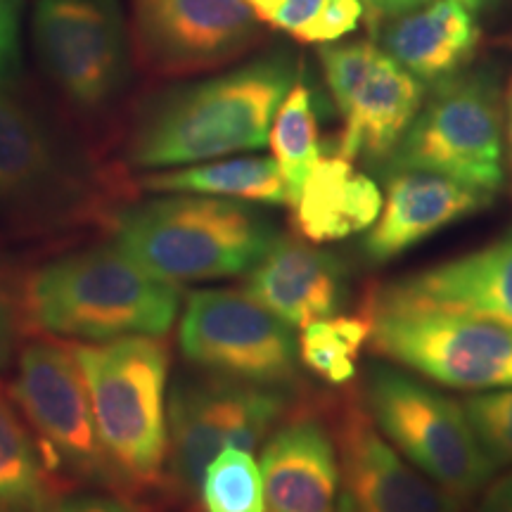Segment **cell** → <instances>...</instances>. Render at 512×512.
<instances>
[{
    "label": "cell",
    "mask_w": 512,
    "mask_h": 512,
    "mask_svg": "<svg viewBox=\"0 0 512 512\" xmlns=\"http://www.w3.org/2000/svg\"><path fill=\"white\" fill-rule=\"evenodd\" d=\"M294 81L297 62L275 53L164 93L133 126L128 162L140 169H171L261 150Z\"/></svg>",
    "instance_id": "cell-1"
},
{
    "label": "cell",
    "mask_w": 512,
    "mask_h": 512,
    "mask_svg": "<svg viewBox=\"0 0 512 512\" xmlns=\"http://www.w3.org/2000/svg\"><path fill=\"white\" fill-rule=\"evenodd\" d=\"M181 292L131 259L124 249L91 247L60 256L31 275L22 318L55 337H162L174 325Z\"/></svg>",
    "instance_id": "cell-2"
},
{
    "label": "cell",
    "mask_w": 512,
    "mask_h": 512,
    "mask_svg": "<svg viewBox=\"0 0 512 512\" xmlns=\"http://www.w3.org/2000/svg\"><path fill=\"white\" fill-rule=\"evenodd\" d=\"M74 354L119 494H152L157 486L166 491V382L171 354L164 339L117 337L102 344H79Z\"/></svg>",
    "instance_id": "cell-3"
},
{
    "label": "cell",
    "mask_w": 512,
    "mask_h": 512,
    "mask_svg": "<svg viewBox=\"0 0 512 512\" xmlns=\"http://www.w3.org/2000/svg\"><path fill=\"white\" fill-rule=\"evenodd\" d=\"M278 240L249 202L209 195L164 197L128 209L117 245L169 283H204L247 273Z\"/></svg>",
    "instance_id": "cell-4"
},
{
    "label": "cell",
    "mask_w": 512,
    "mask_h": 512,
    "mask_svg": "<svg viewBox=\"0 0 512 512\" xmlns=\"http://www.w3.org/2000/svg\"><path fill=\"white\" fill-rule=\"evenodd\" d=\"M361 396L389 444L453 498H470L489 484L496 465L479 444L463 403L384 363L366 370Z\"/></svg>",
    "instance_id": "cell-5"
},
{
    "label": "cell",
    "mask_w": 512,
    "mask_h": 512,
    "mask_svg": "<svg viewBox=\"0 0 512 512\" xmlns=\"http://www.w3.org/2000/svg\"><path fill=\"white\" fill-rule=\"evenodd\" d=\"M387 169L432 171L494 195L503 185V121L496 74L477 69L439 81L394 147Z\"/></svg>",
    "instance_id": "cell-6"
},
{
    "label": "cell",
    "mask_w": 512,
    "mask_h": 512,
    "mask_svg": "<svg viewBox=\"0 0 512 512\" xmlns=\"http://www.w3.org/2000/svg\"><path fill=\"white\" fill-rule=\"evenodd\" d=\"M287 411V394L211 377L181 380L166 403V494L192 501L202 477L226 448L254 453Z\"/></svg>",
    "instance_id": "cell-7"
},
{
    "label": "cell",
    "mask_w": 512,
    "mask_h": 512,
    "mask_svg": "<svg viewBox=\"0 0 512 512\" xmlns=\"http://www.w3.org/2000/svg\"><path fill=\"white\" fill-rule=\"evenodd\" d=\"M373 306L370 349L427 380L463 392L512 387V328L430 309Z\"/></svg>",
    "instance_id": "cell-8"
},
{
    "label": "cell",
    "mask_w": 512,
    "mask_h": 512,
    "mask_svg": "<svg viewBox=\"0 0 512 512\" xmlns=\"http://www.w3.org/2000/svg\"><path fill=\"white\" fill-rule=\"evenodd\" d=\"M178 344L185 361L221 380L280 389L297 377L292 328L247 292H192Z\"/></svg>",
    "instance_id": "cell-9"
},
{
    "label": "cell",
    "mask_w": 512,
    "mask_h": 512,
    "mask_svg": "<svg viewBox=\"0 0 512 512\" xmlns=\"http://www.w3.org/2000/svg\"><path fill=\"white\" fill-rule=\"evenodd\" d=\"M12 396L41 441L50 475L67 470L83 482L117 491V477L102 451L91 396L74 349L43 339L29 342L19 351Z\"/></svg>",
    "instance_id": "cell-10"
},
{
    "label": "cell",
    "mask_w": 512,
    "mask_h": 512,
    "mask_svg": "<svg viewBox=\"0 0 512 512\" xmlns=\"http://www.w3.org/2000/svg\"><path fill=\"white\" fill-rule=\"evenodd\" d=\"M34 46L48 79L76 110L100 112L128 81L119 0H38Z\"/></svg>",
    "instance_id": "cell-11"
},
{
    "label": "cell",
    "mask_w": 512,
    "mask_h": 512,
    "mask_svg": "<svg viewBox=\"0 0 512 512\" xmlns=\"http://www.w3.org/2000/svg\"><path fill=\"white\" fill-rule=\"evenodd\" d=\"M131 8L138 60L162 76L209 72L261 41L247 0H131Z\"/></svg>",
    "instance_id": "cell-12"
},
{
    "label": "cell",
    "mask_w": 512,
    "mask_h": 512,
    "mask_svg": "<svg viewBox=\"0 0 512 512\" xmlns=\"http://www.w3.org/2000/svg\"><path fill=\"white\" fill-rule=\"evenodd\" d=\"M330 408L342 482L337 512H458L456 498L408 463L377 430L356 389L332 399Z\"/></svg>",
    "instance_id": "cell-13"
},
{
    "label": "cell",
    "mask_w": 512,
    "mask_h": 512,
    "mask_svg": "<svg viewBox=\"0 0 512 512\" xmlns=\"http://www.w3.org/2000/svg\"><path fill=\"white\" fill-rule=\"evenodd\" d=\"M370 294L382 306L456 313L512 328V226L489 245Z\"/></svg>",
    "instance_id": "cell-14"
},
{
    "label": "cell",
    "mask_w": 512,
    "mask_h": 512,
    "mask_svg": "<svg viewBox=\"0 0 512 512\" xmlns=\"http://www.w3.org/2000/svg\"><path fill=\"white\" fill-rule=\"evenodd\" d=\"M79 185L53 133L0 86V214L53 219L79 207Z\"/></svg>",
    "instance_id": "cell-15"
},
{
    "label": "cell",
    "mask_w": 512,
    "mask_h": 512,
    "mask_svg": "<svg viewBox=\"0 0 512 512\" xmlns=\"http://www.w3.org/2000/svg\"><path fill=\"white\" fill-rule=\"evenodd\" d=\"M491 192L432 171H389L387 200L363 240L373 264H387L460 219L489 207Z\"/></svg>",
    "instance_id": "cell-16"
},
{
    "label": "cell",
    "mask_w": 512,
    "mask_h": 512,
    "mask_svg": "<svg viewBox=\"0 0 512 512\" xmlns=\"http://www.w3.org/2000/svg\"><path fill=\"white\" fill-rule=\"evenodd\" d=\"M264 501L273 512H337L339 458L330 425L294 411L261 451Z\"/></svg>",
    "instance_id": "cell-17"
},
{
    "label": "cell",
    "mask_w": 512,
    "mask_h": 512,
    "mask_svg": "<svg viewBox=\"0 0 512 512\" xmlns=\"http://www.w3.org/2000/svg\"><path fill=\"white\" fill-rule=\"evenodd\" d=\"M247 294L290 328H306L342 311L347 271L335 254L278 238L249 271Z\"/></svg>",
    "instance_id": "cell-18"
},
{
    "label": "cell",
    "mask_w": 512,
    "mask_h": 512,
    "mask_svg": "<svg viewBox=\"0 0 512 512\" xmlns=\"http://www.w3.org/2000/svg\"><path fill=\"white\" fill-rule=\"evenodd\" d=\"M422 102L425 83L377 48L358 86L337 107L344 121L337 155L349 162H387L418 117Z\"/></svg>",
    "instance_id": "cell-19"
},
{
    "label": "cell",
    "mask_w": 512,
    "mask_h": 512,
    "mask_svg": "<svg viewBox=\"0 0 512 512\" xmlns=\"http://www.w3.org/2000/svg\"><path fill=\"white\" fill-rule=\"evenodd\" d=\"M382 192L344 157H320L294 200V228L311 245L347 240L363 233L382 211Z\"/></svg>",
    "instance_id": "cell-20"
},
{
    "label": "cell",
    "mask_w": 512,
    "mask_h": 512,
    "mask_svg": "<svg viewBox=\"0 0 512 512\" xmlns=\"http://www.w3.org/2000/svg\"><path fill=\"white\" fill-rule=\"evenodd\" d=\"M479 41L472 12L458 0H430L384 31V53L422 83L460 74Z\"/></svg>",
    "instance_id": "cell-21"
},
{
    "label": "cell",
    "mask_w": 512,
    "mask_h": 512,
    "mask_svg": "<svg viewBox=\"0 0 512 512\" xmlns=\"http://www.w3.org/2000/svg\"><path fill=\"white\" fill-rule=\"evenodd\" d=\"M150 192L209 195L254 204H290L285 178L271 157H238L188 164L183 169L157 171L140 178Z\"/></svg>",
    "instance_id": "cell-22"
},
{
    "label": "cell",
    "mask_w": 512,
    "mask_h": 512,
    "mask_svg": "<svg viewBox=\"0 0 512 512\" xmlns=\"http://www.w3.org/2000/svg\"><path fill=\"white\" fill-rule=\"evenodd\" d=\"M41 446L0 389V512H43L57 496Z\"/></svg>",
    "instance_id": "cell-23"
},
{
    "label": "cell",
    "mask_w": 512,
    "mask_h": 512,
    "mask_svg": "<svg viewBox=\"0 0 512 512\" xmlns=\"http://www.w3.org/2000/svg\"><path fill=\"white\" fill-rule=\"evenodd\" d=\"M373 320L368 294L356 313L313 320L299 337V361L323 382L344 387L358 373V356L373 335Z\"/></svg>",
    "instance_id": "cell-24"
},
{
    "label": "cell",
    "mask_w": 512,
    "mask_h": 512,
    "mask_svg": "<svg viewBox=\"0 0 512 512\" xmlns=\"http://www.w3.org/2000/svg\"><path fill=\"white\" fill-rule=\"evenodd\" d=\"M268 145H271L275 164L285 178L292 207L320 159L316 107H313L311 88L304 81H294L280 105L273 119Z\"/></svg>",
    "instance_id": "cell-25"
},
{
    "label": "cell",
    "mask_w": 512,
    "mask_h": 512,
    "mask_svg": "<svg viewBox=\"0 0 512 512\" xmlns=\"http://www.w3.org/2000/svg\"><path fill=\"white\" fill-rule=\"evenodd\" d=\"M200 496L207 512H264V479L252 453L226 448L202 477Z\"/></svg>",
    "instance_id": "cell-26"
},
{
    "label": "cell",
    "mask_w": 512,
    "mask_h": 512,
    "mask_svg": "<svg viewBox=\"0 0 512 512\" xmlns=\"http://www.w3.org/2000/svg\"><path fill=\"white\" fill-rule=\"evenodd\" d=\"M463 411L494 465H512V387L467 396Z\"/></svg>",
    "instance_id": "cell-27"
},
{
    "label": "cell",
    "mask_w": 512,
    "mask_h": 512,
    "mask_svg": "<svg viewBox=\"0 0 512 512\" xmlns=\"http://www.w3.org/2000/svg\"><path fill=\"white\" fill-rule=\"evenodd\" d=\"M363 12L366 10L361 0H328L320 15L294 36L306 43H332L351 34L361 22Z\"/></svg>",
    "instance_id": "cell-28"
},
{
    "label": "cell",
    "mask_w": 512,
    "mask_h": 512,
    "mask_svg": "<svg viewBox=\"0 0 512 512\" xmlns=\"http://www.w3.org/2000/svg\"><path fill=\"white\" fill-rule=\"evenodd\" d=\"M19 12L22 0H0V86H8L19 69Z\"/></svg>",
    "instance_id": "cell-29"
},
{
    "label": "cell",
    "mask_w": 512,
    "mask_h": 512,
    "mask_svg": "<svg viewBox=\"0 0 512 512\" xmlns=\"http://www.w3.org/2000/svg\"><path fill=\"white\" fill-rule=\"evenodd\" d=\"M325 5H328V0H283L280 8L275 10L271 24L283 31H290L294 36L299 29L313 22Z\"/></svg>",
    "instance_id": "cell-30"
},
{
    "label": "cell",
    "mask_w": 512,
    "mask_h": 512,
    "mask_svg": "<svg viewBox=\"0 0 512 512\" xmlns=\"http://www.w3.org/2000/svg\"><path fill=\"white\" fill-rule=\"evenodd\" d=\"M43 512H136L131 503L107 496H55Z\"/></svg>",
    "instance_id": "cell-31"
},
{
    "label": "cell",
    "mask_w": 512,
    "mask_h": 512,
    "mask_svg": "<svg viewBox=\"0 0 512 512\" xmlns=\"http://www.w3.org/2000/svg\"><path fill=\"white\" fill-rule=\"evenodd\" d=\"M19 320H24L22 309H15V302L8 297V292L0 290V370L8 366L12 351H15Z\"/></svg>",
    "instance_id": "cell-32"
},
{
    "label": "cell",
    "mask_w": 512,
    "mask_h": 512,
    "mask_svg": "<svg viewBox=\"0 0 512 512\" xmlns=\"http://www.w3.org/2000/svg\"><path fill=\"white\" fill-rule=\"evenodd\" d=\"M363 10L368 12L370 22H377V19H387V17H401L408 15V12L422 8L430 0H361Z\"/></svg>",
    "instance_id": "cell-33"
},
{
    "label": "cell",
    "mask_w": 512,
    "mask_h": 512,
    "mask_svg": "<svg viewBox=\"0 0 512 512\" xmlns=\"http://www.w3.org/2000/svg\"><path fill=\"white\" fill-rule=\"evenodd\" d=\"M479 512H512V472L486 489Z\"/></svg>",
    "instance_id": "cell-34"
},
{
    "label": "cell",
    "mask_w": 512,
    "mask_h": 512,
    "mask_svg": "<svg viewBox=\"0 0 512 512\" xmlns=\"http://www.w3.org/2000/svg\"><path fill=\"white\" fill-rule=\"evenodd\" d=\"M280 3H283V0H247V5L256 12V17L268 24H271V19L275 15V10L280 8Z\"/></svg>",
    "instance_id": "cell-35"
},
{
    "label": "cell",
    "mask_w": 512,
    "mask_h": 512,
    "mask_svg": "<svg viewBox=\"0 0 512 512\" xmlns=\"http://www.w3.org/2000/svg\"><path fill=\"white\" fill-rule=\"evenodd\" d=\"M458 3H463L470 12H477V10H482L484 5H489L491 0H458Z\"/></svg>",
    "instance_id": "cell-36"
},
{
    "label": "cell",
    "mask_w": 512,
    "mask_h": 512,
    "mask_svg": "<svg viewBox=\"0 0 512 512\" xmlns=\"http://www.w3.org/2000/svg\"><path fill=\"white\" fill-rule=\"evenodd\" d=\"M508 140H510V157H512V83L508 95Z\"/></svg>",
    "instance_id": "cell-37"
}]
</instances>
